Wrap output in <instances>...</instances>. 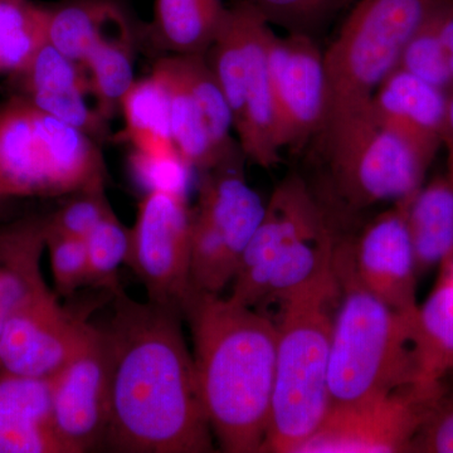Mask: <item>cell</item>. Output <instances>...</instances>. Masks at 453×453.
Masks as SVG:
<instances>
[{"mask_svg":"<svg viewBox=\"0 0 453 453\" xmlns=\"http://www.w3.org/2000/svg\"><path fill=\"white\" fill-rule=\"evenodd\" d=\"M115 297V312L103 329L110 377L105 446L127 453L213 451L183 315L122 291Z\"/></svg>","mask_w":453,"mask_h":453,"instance_id":"1","label":"cell"},{"mask_svg":"<svg viewBox=\"0 0 453 453\" xmlns=\"http://www.w3.org/2000/svg\"><path fill=\"white\" fill-rule=\"evenodd\" d=\"M189 323L199 390L211 434L228 453H261L275 380L277 326L271 316L220 295L192 292Z\"/></svg>","mask_w":453,"mask_h":453,"instance_id":"2","label":"cell"},{"mask_svg":"<svg viewBox=\"0 0 453 453\" xmlns=\"http://www.w3.org/2000/svg\"><path fill=\"white\" fill-rule=\"evenodd\" d=\"M335 273L340 294L330 342L332 408L371 401L419 383L414 325L360 283L344 238L339 237Z\"/></svg>","mask_w":453,"mask_h":453,"instance_id":"3","label":"cell"},{"mask_svg":"<svg viewBox=\"0 0 453 453\" xmlns=\"http://www.w3.org/2000/svg\"><path fill=\"white\" fill-rule=\"evenodd\" d=\"M338 276L277 303L275 380L262 452L299 453L332 410L329 365Z\"/></svg>","mask_w":453,"mask_h":453,"instance_id":"4","label":"cell"},{"mask_svg":"<svg viewBox=\"0 0 453 453\" xmlns=\"http://www.w3.org/2000/svg\"><path fill=\"white\" fill-rule=\"evenodd\" d=\"M447 0H353L324 50L326 104L318 136L365 111L399 65L405 44Z\"/></svg>","mask_w":453,"mask_h":453,"instance_id":"5","label":"cell"},{"mask_svg":"<svg viewBox=\"0 0 453 453\" xmlns=\"http://www.w3.org/2000/svg\"><path fill=\"white\" fill-rule=\"evenodd\" d=\"M318 138L329 168L326 202L350 216L411 198L423 186L432 162L412 142L381 125L369 107Z\"/></svg>","mask_w":453,"mask_h":453,"instance_id":"6","label":"cell"},{"mask_svg":"<svg viewBox=\"0 0 453 453\" xmlns=\"http://www.w3.org/2000/svg\"><path fill=\"white\" fill-rule=\"evenodd\" d=\"M271 25L246 0L226 5L213 43L205 53L234 120L247 159L261 168L280 162L268 70Z\"/></svg>","mask_w":453,"mask_h":453,"instance_id":"7","label":"cell"},{"mask_svg":"<svg viewBox=\"0 0 453 453\" xmlns=\"http://www.w3.org/2000/svg\"><path fill=\"white\" fill-rule=\"evenodd\" d=\"M242 150L201 173L192 208L193 292L220 295L231 285L241 255L264 219L266 204L247 181Z\"/></svg>","mask_w":453,"mask_h":453,"instance_id":"8","label":"cell"},{"mask_svg":"<svg viewBox=\"0 0 453 453\" xmlns=\"http://www.w3.org/2000/svg\"><path fill=\"white\" fill-rule=\"evenodd\" d=\"M166 91L175 148L199 173L242 150L225 95L204 55H165L153 71Z\"/></svg>","mask_w":453,"mask_h":453,"instance_id":"9","label":"cell"},{"mask_svg":"<svg viewBox=\"0 0 453 453\" xmlns=\"http://www.w3.org/2000/svg\"><path fill=\"white\" fill-rule=\"evenodd\" d=\"M329 225V211L312 187L291 173L273 190L264 219L241 255L228 297L253 309L264 305L280 261L303 241L323 234Z\"/></svg>","mask_w":453,"mask_h":453,"instance_id":"10","label":"cell"},{"mask_svg":"<svg viewBox=\"0 0 453 453\" xmlns=\"http://www.w3.org/2000/svg\"><path fill=\"white\" fill-rule=\"evenodd\" d=\"M192 208L186 196L146 192L131 228L127 265L144 283L149 301L181 312L192 294Z\"/></svg>","mask_w":453,"mask_h":453,"instance_id":"11","label":"cell"},{"mask_svg":"<svg viewBox=\"0 0 453 453\" xmlns=\"http://www.w3.org/2000/svg\"><path fill=\"white\" fill-rule=\"evenodd\" d=\"M438 389L412 384L362 403L334 407L299 453L410 452Z\"/></svg>","mask_w":453,"mask_h":453,"instance_id":"12","label":"cell"},{"mask_svg":"<svg viewBox=\"0 0 453 453\" xmlns=\"http://www.w3.org/2000/svg\"><path fill=\"white\" fill-rule=\"evenodd\" d=\"M53 429L65 453L105 446L110 411L105 334L89 325L67 365L50 380Z\"/></svg>","mask_w":453,"mask_h":453,"instance_id":"13","label":"cell"},{"mask_svg":"<svg viewBox=\"0 0 453 453\" xmlns=\"http://www.w3.org/2000/svg\"><path fill=\"white\" fill-rule=\"evenodd\" d=\"M268 70L279 148H296L318 136L326 104L324 50L315 37L273 33Z\"/></svg>","mask_w":453,"mask_h":453,"instance_id":"14","label":"cell"},{"mask_svg":"<svg viewBox=\"0 0 453 453\" xmlns=\"http://www.w3.org/2000/svg\"><path fill=\"white\" fill-rule=\"evenodd\" d=\"M89 324L44 288L9 318L0 335V372L50 380L76 353Z\"/></svg>","mask_w":453,"mask_h":453,"instance_id":"15","label":"cell"},{"mask_svg":"<svg viewBox=\"0 0 453 453\" xmlns=\"http://www.w3.org/2000/svg\"><path fill=\"white\" fill-rule=\"evenodd\" d=\"M354 273L365 288L405 316H416V257L404 201L369 220L354 238H344Z\"/></svg>","mask_w":453,"mask_h":453,"instance_id":"16","label":"cell"},{"mask_svg":"<svg viewBox=\"0 0 453 453\" xmlns=\"http://www.w3.org/2000/svg\"><path fill=\"white\" fill-rule=\"evenodd\" d=\"M55 116L19 95L0 104V198L56 196Z\"/></svg>","mask_w":453,"mask_h":453,"instance_id":"17","label":"cell"},{"mask_svg":"<svg viewBox=\"0 0 453 453\" xmlns=\"http://www.w3.org/2000/svg\"><path fill=\"white\" fill-rule=\"evenodd\" d=\"M14 95H19L42 111L85 131L96 142L109 134V122L88 105V74L85 68L49 42L19 73L12 74Z\"/></svg>","mask_w":453,"mask_h":453,"instance_id":"18","label":"cell"},{"mask_svg":"<svg viewBox=\"0 0 453 453\" xmlns=\"http://www.w3.org/2000/svg\"><path fill=\"white\" fill-rule=\"evenodd\" d=\"M372 115L434 159L445 144L449 92L396 67L372 94Z\"/></svg>","mask_w":453,"mask_h":453,"instance_id":"19","label":"cell"},{"mask_svg":"<svg viewBox=\"0 0 453 453\" xmlns=\"http://www.w3.org/2000/svg\"><path fill=\"white\" fill-rule=\"evenodd\" d=\"M0 453H65L53 429L50 380L0 372Z\"/></svg>","mask_w":453,"mask_h":453,"instance_id":"20","label":"cell"},{"mask_svg":"<svg viewBox=\"0 0 453 453\" xmlns=\"http://www.w3.org/2000/svg\"><path fill=\"white\" fill-rule=\"evenodd\" d=\"M46 219L25 217L0 226V335L23 303L49 288L41 270Z\"/></svg>","mask_w":453,"mask_h":453,"instance_id":"21","label":"cell"},{"mask_svg":"<svg viewBox=\"0 0 453 453\" xmlns=\"http://www.w3.org/2000/svg\"><path fill=\"white\" fill-rule=\"evenodd\" d=\"M140 26L127 0H64L49 7L47 42L82 65L101 41Z\"/></svg>","mask_w":453,"mask_h":453,"instance_id":"22","label":"cell"},{"mask_svg":"<svg viewBox=\"0 0 453 453\" xmlns=\"http://www.w3.org/2000/svg\"><path fill=\"white\" fill-rule=\"evenodd\" d=\"M223 0H155L144 38L165 55H205L225 17Z\"/></svg>","mask_w":453,"mask_h":453,"instance_id":"23","label":"cell"},{"mask_svg":"<svg viewBox=\"0 0 453 453\" xmlns=\"http://www.w3.org/2000/svg\"><path fill=\"white\" fill-rule=\"evenodd\" d=\"M417 273L442 266L453 256V184L438 178L405 199Z\"/></svg>","mask_w":453,"mask_h":453,"instance_id":"24","label":"cell"},{"mask_svg":"<svg viewBox=\"0 0 453 453\" xmlns=\"http://www.w3.org/2000/svg\"><path fill=\"white\" fill-rule=\"evenodd\" d=\"M120 111L125 125L119 139L129 142L133 150L151 155L179 153L173 142L168 91L157 74L135 80L122 98Z\"/></svg>","mask_w":453,"mask_h":453,"instance_id":"25","label":"cell"},{"mask_svg":"<svg viewBox=\"0 0 453 453\" xmlns=\"http://www.w3.org/2000/svg\"><path fill=\"white\" fill-rule=\"evenodd\" d=\"M144 28L140 26L101 41L81 65L88 74L89 95L96 101L95 109L107 122L120 111L122 98L135 82V47L144 38Z\"/></svg>","mask_w":453,"mask_h":453,"instance_id":"26","label":"cell"},{"mask_svg":"<svg viewBox=\"0 0 453 453\" xmlns=\"http://www.w3.org/2000/svg\"><path fill=\"white\" fill-rule=\"evenodd\" d=\"M419 383L434 384L453 369V285L440 281L418 306L414 325Z\"/></svg>","mask_w":453,"mask_h":453,"instance_id":"27","label":"cell"},{"mask_svg":"<svg viewBox=\"0 0 453 453\" xmlns=\"http://www.w3.org/2000/svg\"><path fill=\"white\" fill-rule=\"evenodd\" d=\"M49 7L31 0H0V73L14 74L47 42Z\"/></svg>","mask_w":453,"mask_h":453,"instance_id":"28","label":"cell"},{"mask_svg":"<svg viewBox=\"0 0 453 453\" xmlns=\"http://www.w3.org/2000/svg\"><path fill=\"white\" fill-rule=\"evenodd\" d=\"M89 266V286L106 288L113 295L121 291L119 270L127 265L131 246V228L111 211L85 238Z\"/></svg>","mask_w":453,"mask_h":453,"instance_id":"29","label":"cell"},{"mask_svg":"<svg viewBox=\"0 0 453 453\" xmlns=\"http://www.w3.org/2000/svg\"><path fill=\"white\" fill-rule=\"evenodd\" d=\"M267 20L286 33L315 37L351 0H246Z\"/></svg>","mask_w":453,"mask_h":453,"instance_id":"30","label":"cell"},{"mask_svg":"<svg viewBox=\"0 0 453 453\" xmlns=\"http://www.w3.org/2000/svg\"><path fill=\"white\" fill-rule=\"evenodd\" d=\"M398 67L449 92L453 85V73L445 50L432 25V17L405 44Z\"/></svg>","mask_w":453,"mask_h":453,"instance_id":"31","label":"cell"},{"mask_svg":"<svg viewBox=\"0 0 453 453\" xmlns=\"http://www.w3.org/2000/svg\"><path fill=\"white\" fill-rule=\"evenodd\" d=\"M62 207L47 214V228L71 237H86L111 213L112 207L105 195V184L85 188L71 193Z\"/></svg>","mask_w":453,"mask_h":453,"instance_id":"32","label":"cell"},{"mask_svg":"<svg viewBox=\"0 0 453 453\" xmlns=\"http://www.w3.org/2000/svg\"><path fill=\"white\" fill-rule=\"evenodd\" d=\"M46 249L57 295L70 296L82 286H89V266L85 240L47 228Z\"/></svg>","mask_w":453,"mask_h":453,"instance_id":"33","label":"cell"},{"mask_svg":"<svg viewBox=\"0 0 453 453\" xmlns=\"http://www.w3.org/2000/svg\"><path fill=\"white\" fill-rule=\"evenodd\" d=\"M130 168L146 192H165L188 196L192 166L181 155H151L131 150Z\"/></svg>","mask_w":453,"mask_h":453,"instance_id":"34","label":"cell"},{"mask_svg":"<svg viewBox=\"0 0 453 453\" xmlns=\"http://www.w3.org/2000/svg\"><path fill=\"white\" fill-rule=\"evenodd\" d=\"M410 452L453 453V401L438 389L427 417L417 431Z\"/></svg>","mask_w":453,"mask_h":453,"instance_id":"35","label":"cell"},{"mask_svg":"<svg viewBox=\"0 0 453 453\" xmlns=\"http://www.w3.org/2000/svg\"><path fill=\"white\" fill-rule=\"evenodd\" d=\"M432 25L445 50L453 73V0H447L445 4L437 9L432 16Z\"/></svg>","mask_w":453,"mask_h":453,"instance_id":"36","label":"cell"},{"mask_svg":"<svg viewBox=\"0 0 453 453\" xmlns=\"http://www.w3.org/2000/svg\"><path fill=\"white\" fill-rule=\"evenodd\" d=\"M445 145H453V85L449 92V113H447Z\"/></svg>","mask_w":453,"mask_h":453,"instance_id":"37","label":"cell"},{"mask_svg":"<svg viewBox=\"0 0 453 453\" xmlns=\"http://www.w3.org/2000/svg\"><path fill=\"white\" fill-rule=\"evenodd\" d=\"M442 267L443 273L440 281L452 283L453 285V256L442 265Z\"/></svg>","mask_w":453,"mask_h":453,"instance_id":"38","label":"cell"},{"mask_svg":"<svg viewBox=\"0 0 453 453\" xmlns=\"http://www.w3.org/2000/svg\"><path fill=\"white\" fill-rule=\"evenodd\" d=\"M447 149H449V179L453 184V145H447Z\"/></svg>","mask_w":453,"mask_h":453,"instance_id":"39","label":"cell"},{"mask_svg":"<svg viewBox=\"0 0 453 453\" xmlns=\"http://www.w3.org/2000/svg\"><path fill=\"white\" fill-rule=\"evenodd\" d=\"M0 202H3V199H2V198H0Z\"/></svg>","mask_w":453,"mask_h":453,"instance_id":"40","label":"cell"},{"mask_svg":"<svg viewBox=\"0 0 453 453\" xmlns=\"http://www.w3.org/2000/svg\"><path fill=\"white\" fill-rule=\"evenodd\" d=\"M351 3H353V0H351Z\"/></svg>","mask_w":453,"mask_h":453,"instance_id":"41","label":"cell"}]
</instances>
